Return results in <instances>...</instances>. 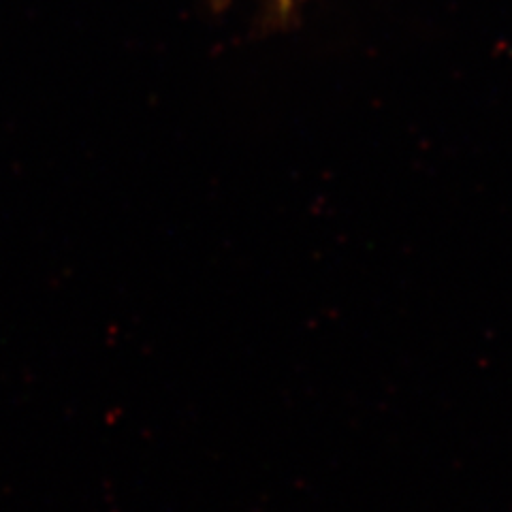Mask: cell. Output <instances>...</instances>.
Listing matches in <instances>:
<instances>
[{"instance_id":"1","label":"cell","mask_w":512,"mask_h":512,"mask_svg":"<svg viewBox=\"0 0 512 512\" xmlns=\"http://www.w3.org/2000/svg\"><path fill=\"white\" fill-rule=\"evenodd\" d=\"M276 3H278L280 7H288V5H291V0H276Z\"/></svg>"}]
</instances>
